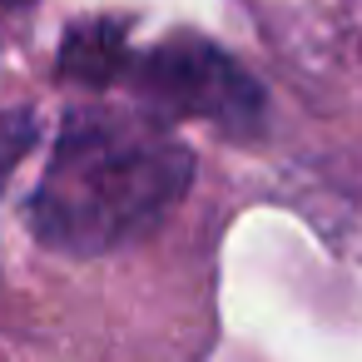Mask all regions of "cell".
I'll return each mask as SVG.
<instances>
[{"instance_id":"1","label":"cell","mask_w":362,"mask_h":362,"mask_svg":"<svg viewBox=\"0 0 362 362\" xmlns=\"http://www.w3.org/2000/svg\"><path fill=\"white\" fill-rule=\"evenodd\" d=\"M194 149L164 115L70 110L40 184L25 204V228L65 258H105L149 238L194 189Z\"/></svg>"},{"instance_id":"2","label":"cell","mask_w":362,"mask_h":362,"mask_svg":"<svg viewBox=\"0 0 362 362\" xmlns=\"http://www.w3.org/2000/svg\"><path fill=\"white\" fill-rule=\"evenodd\" d=\"M60 70L80 85H124L164 119H204L223 134H253L263 124L258 80L228 50L199 35H169L149 50H134L124 25L85 21L65 35Z\"/></svg>"},{"instance_id":"3","label":"cell","mask_w":362,"mask_h":362,"mask_svg":"<svg viewBox=\"0 0 362 362\" xmlns=\"http://www.w3.org/2000/svg\"><path fill=\"white\" fill-rule=\"evenodd\" d=\"M0 6H30V0H0Z\"/></svg>"}]
</instances>
